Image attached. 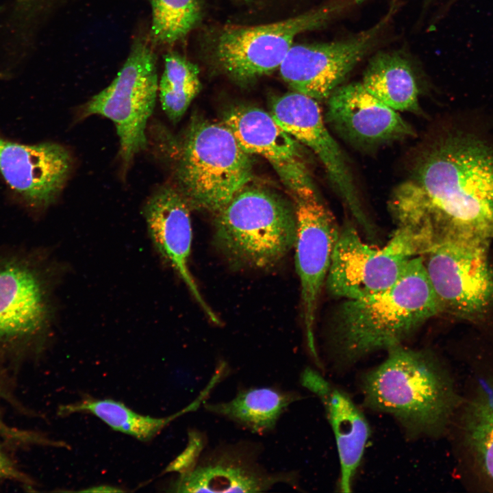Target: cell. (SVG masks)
I'll return each instance as SVG.
<instances>
[{
  "label": "cell",
  "instance_id": "ffe728a7",
  "mask_svg": "<svg viewBox=\"0 0 493 493\" xmlns=\"http://www.w3.org/2000/svg\"><path fill=\"white\" fill-rule=\"evenodd\" d=\"M301 399L294 390L275 386L250 387L239 389L227 401L205 403V410L223 418L242 429L257 435L274 431L289 407Z\"/></svg>",
  "mask_w": 493,
  "mask_h": 493
},
{
  "label": "cell",
  "instance_id": "5bb4252c",
  "mask_svg": "<svg viewBox=\"0 0 493 493\" xmlns=\"http://www.w3.org/2000/svg\"><path fill=\"white\" fill-rule=\"evenodd\" d=\"M73 159L53 142L24 144L0 136V174L23 201L35 208L55 202L70 176Z\"/></svg>",
  "mask_w": 493,
  "mask_h": 493
},
{
  "label": "cell",
  "instance_id": "30bf717a",
  "mask_svg": "<svg viewBox=\"0 0 493 493\" xmlns=\"http://www.w3.org/2000/svg\"><path fill=\"white\" fill-rule=\"evenodd\" d=\"M420 255L419 248L405 230L397 228L379 248L362 240L357 229L344 225L334 246L326 278L335 297L357 299L381 292L395 283L410 260Z\"/></svg>",
  "mask_w": 493,
  "mask_h": 493
},
{
  "label": "cell",
  "instance_id": "f1b7e54d",
  "mask_svg": "<svg viewBox=\"0 0 493 493\" xmlns=\"http://www.w3.org/2000/svg\"><path fill=\"white\" fill-rule=\"evenodd\" d=\"M242 1H249V0H242Z\"/></svg>",
  "mask_w": 493,
  "mask_h": 493
},
{
  "label": "cell",
  "instance_id": "7a4b0ae2",
  "mask_svg": "<svg viewBox=\"0 0 493 493\" xmlns=\"http://www.w3.org/2000/svg\"><path fill=\"white\" fill-rule=\"evenodd\" d=\"M439 312L423 257H414L389 288L368 297L345 299L336 309L329 335L333 357L351 364L375 351L399 346Z\"/></svg>",
  "mask_w": 493,
  "mask_h": 493
},
{
  "label": "cell",
  "instance_id": "2e32d148",
  "mask_svg": "<svg viewBox=\"0 0 493 493\" xmlns=\"http://www.w3.org/2000/svg\"><path fill=\"white\" fill-rule=\"evenodd\" d=\"M328 99L327 123L352 144L375 147L415 135L397 111L372 96L361 82L340 86Z\"/></svg>",
  "mask_w": 493,
  "mask_h": 493
},
{
  "label": "cell",
  "instance_id": "83f0119b",
  "mask_svg": "<svg viewBox=\"0 0 493 493\" xmlns=\"http://www.w3.org/2000/svg\"><path fill=\"white\" fill-rule=\"evenodd\" d=\"M84 492H121L122 490L120 489L114 488V487L111 486H98V487H94L91 489H87L86 490H83Z\"/></svg>",
  "mask_w": 493,
  "mask_h": 493
},
{
  "label": "cell",
  "instance_id": "8992f818",
  "mask_svg": "<svg viewBox=\"0 0 493 493\" xmlns=\"http://www.w3.org/2000/svg\"><path fill=\"white\" fill-rule=\"evenodd\" d=\"M189 435L186 449L167 468L179 473L172 492L256 493L280 484L298 487L296 471L273 470L262 463L263 447L257 442L239 440L206 446L203 433Z\"/></svg>",
  "mask_w": 493,
  "mask_h": 493
},
{
  "label": "cell",
  "instance_id": "d4e9b609",
  "mask_svg": "<svg viewBox=\"0 0 493 493\" xmlns=\"http://www.w3.org/2000/svg\"><path fill=\"white\" fill-rule=\"evenodd\" d=\"M152 43L170 45L184 38L202 18L200 0H149Z\"/></svg>",
  "mask_w": 493,
  "mask_h": 493
},
{
  "label": "cell",
  "instance_id": "7c38bea8",
  "mask_svg": "<svg viewBox=\"0 0 493 493\" xmlns=\"http://www.w3.org/2000/svg\"><path fill=\"white\" fill-rule=\"evenodd\" d=\"M272 116L293 138L311 149L323 164L331 183L366 236L375 231L365 212L349 164L325 125L316 99L294 92L277 98Z\"/></svg>",
  "mask_w": 493,
  "mask_h": 493
},
{
  "label": "cell",
  "instance_id": "cb8c5ba5",
  "mask_svg": "<svg viewBox=\"0 0 493 493\" xmlns=\"http://www.w3.org/2000/svg\"><path fill=\"white\" fill-rule=\"evenodd\" d=\"M164 69L158 92L162 109L173 123L183 116L201 84L198 66L176 52H168L164 58Z\"/></svg>",
  "mask_w": 493,
  "mask_h": 493
},
{
  "label": "cell",
  "instance_id": "3957f363",
  "mask_svg": "<svg viewBox=\"0 0 493 493\" xmlns=\"http://www.w3.org/2000/svg\"><path fill=\"white\" fill-rule=\"evenodd\" d=\"M361 388L368 407L393 416L412 436L440 433L457 402L451 377L437 358L401 345L364 375Z\"/></svg>",
  "mask_w": 493,
  "mask_h": 493
},
{
  "label": "cell",
  "instance_id": "603a6c76",
  "mask_svg": "<svg viewBox=\"0 0 493 493\" xmlns=\"http://www.w3.org/2000/svg\"><path fill=\"white\" fill-rule=\"evenodd\" d=\"M464 429L478 466L493 482V379L481 381L466 408Z\"/></svg>",
  "mask_w": 493,
  "mask_h": 493
},
{
  "label": "cell",
  "instance_id": "8fae6325",
  "mask_svg": "<svg viewBox=\"0 0 493 493\" xmlns=\"http://www.w3.org/2000/svg\"><path fill=\"white\" fill-rule=\"evenodd\" d=\"M399 6V1L392 0L375 24L349 38L292 45L279 67L282 78L295 92L314 99L328 98L378 44Z\"/></svg>",
  "mask_w": 493,
  "mask_h": 493
},
{
  "label": "cell",
  "instance_id": "ba28073f",
  "mask_svg": "<svg viewBox=\"0 0 493 493\" xmlns=\"http://www.w3.org/2000/svg\"><path fill=\"white\" fill-rule=\"evenodd\" d=\"M156 58L150 46L136 40L116 77L81 108L82 118L101 115L111 120L119 138V155L126 168L147 147L146 128L158 92Z\"/></svg>",
  "mask_w": 493,
  "mask_h": 493
},
{
  "label": "cell",
  "instance_id": "44dd1931",
  "mask_svg": "<svg viewBox=\"0 0 493 493\" xmlns=\"http://www.w3.org/2000/svg\"><path fill=\"white\" fill-rule=\"evenodd\" d=\"M362 84L396 111L418 113V88L409 61L395 51H381L370 60Z\"/></svg>",
  "mask_w": 493,
  "mask_h": 493
},
{
  "label": "cell",
  "instance_id": "484cf974",
  "mask_svg": "<svg viewBox=\"0 0 493 493\" xmlns=\"http://www.w3.org/2000/svg\"><path fill=\"white\" fill-rule=\"evenodd\" d=\"M2 385L0 383V404L3 395ZM0 437L12 444H37L39 442V434L36 432L21 429L11 425L7 422L2 414L0 407Z\"/></svg>",
  "mask_w": 493,
  "mask_h": 493
},
{
  "label": "cell",
  "instance_id": "9c48e42d",
  "mask_svg": "<svg viewBox=\"0 0 493 493\" xmlns=\"http://www.w3.org/2000/svg\"><path fill=\"white\" fill-rule=\"evenodd\" d=\"M489 240L467 236L444 238L422 255L441 312L477 318L493 301V269Z\"/></svg>",
  "mask_w": 493,
  "mask_h": 493
},
{
  "label": "cell",
  "instance_id": "e0dca14e",
  "mask_svg": "<svg viewBox=\"0 0 493 493\" xmlns=\"http://www.w3.org/2000/svg\"><path fill=\"white\" fill-rule=\"evenodd\" d=\"M142 214L156 251L178 275L209 319L220 324L189 269L192 230L190 207L183 196L175 187L160 186L144 203Z\"/></svg>",
  "mask_w": 493,
  "mask_h": 493
},
{
  "label": "cell",
  "instance_id": "4fadbf2b",
  "mask_svg": "<svg viewBox=\"0 0 493 493\" xmlns=\"http://www.w3.org/2000/svg\"><path fill=\"white\" fill-rule=\"evenodd\" d=\"M295 264L301 288L303 319L308 351L320 364L315 338L318 303L340 229L316 194L296 197Z\"/></svg>",
  "mask_w": 493,
  "mask_h": 493
},
{
  "label": "cell",
  "instance_id": "4316f807",
  "mask_svg": "<svg viewBox=\"0 0 493 493\" xmlns=\"http://www.w3.org/2000/svg\"><path fill=\"white\" fill-rule=\"evenodd\" d=\"M7 481L27 486L34 485V481L16 466L0 445V482Z\"/></svg>",
  "mask_w": 493,
  "mask_h": 493
},
{
  "label": "cell",
  "instance_id": "6da1fadb",
  "mask_svg": "<svg viewBox=\"0 0 493 493\" xmlns=\"http://www.w3.org/2000/svg\"><path fill=\"white\" fill-rule=\"evenodd\" d=\"M396 227L431 244L467 236L493 237V145L477 135L452 131L418 155L409 177L392 192Z\"/></svg>",
  "mask_w": 493,
  "mask_h": 493
},
{
  "label": "cell",
  "instance_id": "5b68a950",
  "mask_svg": "<svg viewBox=\"0 0 493 493\" xmlns=\"http://www.w3.org/2000/svg\"><path fill=\"white\" fill-rule=\"evenodd\" d=\"M216 214V244L235 265L269 268L294 245L295 212L269 192L244 187Z\"/></svg>",
  "mask_w": 493,
  "mask_h": 493
},
{
  "label": "cell",
  "instance_id": "d6986e66",
  "mask_svg": "<svg viewBox=\"0 0 493 493\" xmlns=\"http://www.w3.org/2000/svg\"><path fill=\"white\" fill-rule=\"evenodd\" d=\"M50 315L46 284L40 274L21 263L0 265V339L36 334Z\"/></svg>",
  "mask_w": 493,
  "mask_h": 493
},
{
  "label": "cell",
  "instance_id": "ac0fdd59",
  "mask_svg": "<svg viewBox=\"0 0 493 493\" xmlns=\"http://www.w3.org/2000/svg\"><path fill=\"white\" fill-rule=\"evenodd\" d=\"M301 383L316 394L324 405L339 456V488L342 492H350L369 439L368 423L344 391L333 386L314 370H305Z\"/></svg>",
  "mask_w": 493,
  "mask_h": 493
},
{
  "label": "cell",
  "instance_id": "52a82bcc",
  "mask_svg": "<svg viewBox=\"0 0 493 493\" xmlns=\"http://www.w3.org/2000/svg\"><path fill=\"white\" fill-rule=\"evenodd\" d=\"M365 1L330 0L278 22L225 27L209 44L210 59L235 81H251L279 68L297 35L327 25Z\"/></svg>",
  "mask_w": 493,
  "mask_h": 493
},
{
  "label": "cell",
  "instance_id": "9a60e30c",
  "mask_svg": "<svg viewBox=\"0 0 493 493\" xmlns=\"http://www.w3.org/2000/svg\"><path fill=\"white\" fill-rule=\"evenodd\" d=\"M223 123L249 154L266 159L295 197L315 194L302 155L293 138L272 114L253 107L230 111Z\"/></svg>",
  "mask_w": 493,
  "mask_h": 493
},
{
  "label": "cell",
  "instance_id": "277c9868",
  "mask_svg": "<svg viewBox=\"0 0 493 493\" xmlns=\"http://www.w3.org/2000/svg\"><path fill=\"white\" fill-rule=\"evenodd\" d=\"M175 175L190 208L217 214L249 182L252 163L223 123L199 121L186 132Z\"/></svg>",
  "mask_w": 493,
  "mask_h": 493
},
{
  "label": "cell",
  "instance_id": "7402d4cb",
  "mask_svg": "<svg viewBox=\"0 0 493 493\" xmlns=\"http://www.w3.org/2000/svg\"><path fill=\"white\" fill-rule=\"evenodd\" d=\"M199 400L184 409L165 418H153L138 414L123 403L112 399H98L87 397L81 401L62 405L59 412L62 416L74 413L91 414L115 431L129 435L135 438L148 442L157 436L177 417L191 411L199 405Z\"/></svg>",
  "mask_w": 493,
  "mask_h": 493
}]
</instances>
